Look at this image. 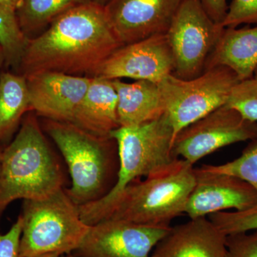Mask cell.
Wrapping results in <instances>:
<instances>
[{"instance_id":"9","label":"cell","mask_w":257,"mask_h":257,"mask_svg":"<svg viewBox=\"0 0 257 257\" xmlns=\"http://www.w3.org/2000/svg\"><path fill=\"white\" fill-rule=\"evenodd\" d=\"M257 139V122L224 105L181 130L174 140L175 157L194 165L223 147Z\"/></svg>"},{"instance_id":"5","label":"cell","mask_w":257,"mask_h":257,"mask_svg":"<svg viewBox=\"0 0 257 257\" xmlns=\"http://www.w3.org/2000/svg\"><path fill=\"white\" fill-rule=\"evenodd\" d=\"M195 183L194 165L177 159L128 185L108 218L148 226H170L171 221L184 213Z\"/></svg>"},{"instance_id":"23","label":"cell","mask_w":257,"mask_h":257,"mask_svg":"<svg viewBox=\"0 0 257 257\" xmlns=\"http://www.w3.org/2000/svg\"><path fill=\"white\" fill-rule=\"evenodd\" d=\"M208 218L226 236L256 231L257 205L243 211H219Z\"/></svg>"},{"instance_id":"3","label":"cell","mask_w":257,"mask_h":257,"mask_svg":"<svg viewBox=\"0 0 257 257\" xmlns=\"http://www.w3.org/2000/svg\"><path fill=\"white\" fill-rule=\"evenodd\" d=\"M42 126L60 151L68 168L71 186L66 192L78 207L107 195L117 180V143L112 137L99 136L71 122L43 119Z\"/></svg>"},{"instance_id":"10","label":"cell","mask_w":257,"mask_h":257,"mask_svg":"<svg viewBox=\"0 0 257 257\" xmlns=\"http://www.w3.org/2000/svg\"><path fill=\"white\" fill-rule=\"evenodd\" d=\"M171 226H148L108 219L89 226L72 252L76 257H151Z\"/></svg>"},{"instance_id":"29","label":"cell","mask_w":257,"mask_h":257,"mask_svg":"<svg viewBox=\"0 0 257 257\" xmlns=\"http://www.w3.org/2000/svg\"><path fill=\"white\" fill-rule=\"evenodd\" d=\"M23 2V0H0V4L17 12V10L21 7Z\"/></svg>"},{"instance_id":"14","label":"cell","mask_w":257,"mask_h":257,"mask_svg":"<svg viewBox=\"0 0 257 257\" xmlns=\"http://www.w3.org/2000/svg\"><path fill=\"white\" fill-rule=\"evenodd\" d=\"M196 183L184 213L190 219L206 217L233 209L243 211L257 205V192L247 182L229 175L195 168Z\"/></svg>"},{"instance_id":"16","label":"cell","mask_w":257,"mask_h":257,"mask_svg":"<svg viewBox=\"0 0 257 257\" xmlns=\"http://www.w3.org/2000/svg\"><path fill=\"white\" fill-rule=\"evenodd\" d=\"M117 103L112 80L92 77L71 123L94 135L109 136L111 132L119 127Z\"/></svg>"},{"instance_id":"7","label":"cell","mask_w":257,"mask_h":257,"mask_svg":"<svg viewBox=\"0 0 257 257\" xmlns=\"http://www.w3.org/2000/svg\"><path fill=\"white\" fill-rule=\"evenodd\" d=\"M239 82L236 74L224 66L206 69L191 79H180L173 74L162 79L159 86L174 140L181 130L225 105Z\"/></svg>"},{"instance_id":"34","label":"cell","mask_w":257,"mask_h":257,"mask_svg":"<svg viewBox=\"0 0 257 257\" xmlns=\"http://www.w3.org/2000/svg\"><path fill=\"white\" fill-rule=\"evenodd\" d=\"M62 257H76L75 256H74L73 254H72V253H67V254H64L63 256Z\"/></svg>"},{"instance_id":"4","label":"cell","mask_w":257,"mask_h":257,"mask_svg":"<svg viewBox=\"0 0 257 257\" xmlns=\"http://www.w3.org/2000/svg\"><path fill=\"white\" fill-rule=\"evenodd\" d=\"M110 136L116 141L119 169L110 192L97 202L78 207L89 226L107 219L120 194L135 181L152 175L177 160L172 152L174 131L165 114L134 127H119Z\"/></svg>"},{"instance_id":"8","label":"cell","mask_w":257,"mask_h":257,"mask_svg":"<svg viewBox=\"0 0 257 257\" xmlns=\"http://www.w3.org/2000/svg\"><path fill=\"white\" fill-rule=\"evenodd\" d=\"M224 28L197 0H184L166 33L175 60L172 74L183 79L202 74Z\"/></svg>"},{"instance_id":"13","label":"cell","mask_w":257,"mask_h":257,"mask_svg":"<svg viewBox=\"0 0 257 257\" xmlns=\"http://www.w3.org/2000/svg\"><path fill=\"white\" fill-rule=\"evenodd\" d=\"M31 111L43 119L72 122L92 77L62 72H35L25 76Z\"/></svg>"},{"instance_id":"22","label":"cell","mask_w":257,"mask_h":257,"mask_svg":"<svg viewBox=\"0 0 257 257\" xmlns=\"http://www.w3.org/2000/svg\"><path fill=\"white\" fill-rule=\"evenodd\" d=\"M214 173L234 176L249 184L257 192V139L251 140L238 158L220 165H203Z\"/></svg>"},{"instance_id":"15","label":"cell","mask_w":257,"mask_h":257,"mask_svg":"<svg viewBox=\"0 0 257 257\" xmlns=\"http://www.w3.org/2000/svg\"><path fill=\"white\" fill-rule=\"evenodd\" d=\"M226 236L209 218L190 219L171 227L151 257H226Z\"/></svg>"},{"instance_id":"33","label":"cell","mask_w":257,"mask_h":257,"mask_svg":"<svg viewBox=\"0 0 257 257\" xmlns=\"http://www.w3.org/2000/svg\"><path fill=\"white\" fill-rule=\"evenodd\" d=\"M253 78L257 82V67L256 69H255L254 72H253Z\"/></svg>"},{"instance_id":"25","label":"cell","mask_w":257,"mask_h":257,"mask_svg":"<svg viewBox=\"0 0 257 257\" xmlns=\"http://www.w3.org/2000/svg\"><path fill=\"white\" fill-rule=\"evenodd\" d=\"M257 23V0H232L222 23L224 28Z\"/></svg>"},{"instance_id":"32","label":"cell","mask_w":257,"mask_h":257,"mask_svg":"<svg viewBox=\"0 0 257 257\" xmlns=\"http://www.w3.org/2000/svg\"><path fill=\"white\" fill-rule=\"evenodd\" d=\"M109 1V0H94V3L104 7Z\"/></svg>"},{"instance_id":"24","label":"cell","mask_w":257,"mask_h":257,"mask_svg":"<svg viewBox=\"0 0 257 257\" xmlns=\"http://www.w3.org/2000/svg\"><path fill=\"white\" fill-rule=\"evenodd\" d=\"M225 105L236 109L245 119L257 122V82L240 81L231 90Z\"/></svg>"},{"instance_id":"31","label":"cell","mask_w":257,"mask_h":257,"mask_svg":"<svg viewBox=\"0 0 257 257\" xmlns=\"http://www.w3.org/2000/svg\"><path fill=\"white\" fill-rule=\"evenodd\" d=\"M63 255L58 253H45V254L39 255V256L32 257H62Z\"/></svg>"},{"instance_id":"21","label":"cell","mask_w":257,"mask_h":257,"mask_svg":"<svg viewBox=\"0 0 257 257\" xmlns=\"http://www.w3.org/2000/svg\"><path fill=\"white\" fill-rule=\"evenodd\" d=\"M29 39L19 24L16 12L0 4V46L5 55V64L18 72Z\"/></svg>"},{"instance_id":"28","label":"cell","mask_w":257,"mask_h":257,"mask_svg":"<svg viewBox=\"0 0 257 257\" xmlns=\"http://www.w3.org/2000/svg\"><path fill=\"white\" fill-rule=\"evenodd\" d=\"M197 1L200 3L211 20L217 25L222 26L223 22L226 18L228 8H229L226 0H197Z\"/></svg>"},{"instance_id":"11","label":"cell","mask_w":257,"mask_h":257,"mask_svg":"<svg viewBox=\"0 0 257 257\" xmlns=\"http://www.w3.org/2000/svg\"><path fill=\"white\" fill-rule=\"evenodd\" d=\"M175 60L167 35H154L122 45L93 72L90 77L130 78L159 84L173 73Z\"/></svg>"},{"instance_id":"2","label":"cell","mask_w":257,"mask_h":257,"mask_svg":"<svg viewBox=\"0 0 257 257\" xmlns=\"http://www.w3.org/2000/svg\"><path fill=\"white\" fill-rule=\"evenodd\" d=\"M0 157V219L15 201L44 199L65 188L62 160L33 111L25 115Z\"/></svg>"},{"instance_id":"30","label":"cell","mask_w":257,"mask_h":257,"mask_svg":"<svg viewBox=\"0 0 257 257\" xmlns=\"http://www.w3.org/2000/svg\"><path fill=\"white\" fill-rule=\"evenodd\" d=\"M5 64V55L3 47L0 46V70L3 64Z\"/></svg>"},{"instance_id":"12","label":"cell","mask_w":257,"mask_h":257,"mask_svg":"<svg viewBox=\"0 0 257 257\" xmlns=\"http://www.w3.org/2000/svg\"><path fill=\"white\" fill-rule=\"evenodd\" d=\"M184 0H109L104 6L122 45L167 33Z\"/></svg>"},{"instance_id":"20","label":"cell","mask_w":257,"mask_h":257,"mask_svg":"<svg viewBox=\"0 0 257 257\" xmlns=\"http://www.w3.org/2000/svg\"><path fill=\"white\" fill-rule=\"evenodd\" d=\"M92 3L94 0H23L16 15L20 28L30 40L41 34L61 15Z\"/></svg>"},{"instance_id":"1","label":"cell","mask_w":257,"mask_h":257,"mask_svg":"<svg viewBox=\"0 0 257 257\" xmlns=\"http://www.w3.org/2000/svg\"><path fill=\"white\" fill-rule=\"evenodd\" d=\"M122 46L106 18L104 7L92 3L69 10L28 40L18 73L50 71L91 77Z\"/></svg>"},{"instance_id":"19","label":"cell","mask_w":257,"mask_h":257,"mask_svg":"<svg viewBox=\"0 0 257 257\" xmlns=\"http://www.w3.org/2000/svg\"><path fill=\"white\" fill-rule=\"evenodd\" d=\"M31 111L26 77L0 73V145H8L18 133L25 115Z\"/></svg>"},{"instance_id":"6","label":"cell","mask_w":257,"mask_h":257,"mask_svg":"<svg viewBox=\"0 0 257 257\" xmlns=\"http://www.w3.org/2000/svg\"><path fill=\"white\" fill-rule=\"evenodd\" d=\"M20 216V257L72 253L89 229L65 188L44 199L24 200Z\"/></svg>"},{"instance_id":"35","label":"cell","mask_w":257,"mask_h":257,"mask_svg":"<svg viewBox=\"0 0 257 257\" xmlns=\"http://www.w3.org/2000/svg\"><path fill=\"white\" fill-rule=\"evenodd\" d=\"M0 167H1V157H0Z\"/></svg>"},{"instance_id":"17","label":"cell","mask_w":257,"mask_h":257,"mask_svg":"<svg viewBox=\"0 0 257 257\" xmlns=\"http://www.w3.org/2000/svg\"><path fill=\"white\" fill-rule=\"evenodd\" d=\"M118 96L119 127H134L150 122L165 114L160 86L148 80L133 83L112 79Z\"/></svg>"},{"instance_id":"27","label":"cell","mask_w":257,"mask_h":257,"mask_svg":"<svg viewBox=\"0 0 257 257\" xmlns=\"http://www.w3.org/2000/svg\"><path fill=\"white\" fill-rule=\"evenodd\" d=\"M23 219L19 216L8 232L0 234V257H20Z\"/></svg>"},{"instance_id":"18","label":"cell","mask_w":257,"mask_h":257,"mask_svg":"<svg viewBox=\"0 0 257 257\" xmlns=\"http://www.w3.org/2000/svg\"><path fill=\"white\" fill-rule=\"evenodd\" d=\"M216 66L231 69L240 81L253 78L257 67V26L224 28L206 69Z\"/></svg>"},{"instance_id":"26","label":"cell","mask_w":257,"mask_h":257,"mask_svg":"<svg viewBox=\"0 0 257 257\" xmlns=\"http://www.w3.org/2000/svg\"><path fill=\"white\" fill-rule=\"evenodd\" d=\"M226 257H257V230L227 235Z\"/></svg>"}]
</instances>
